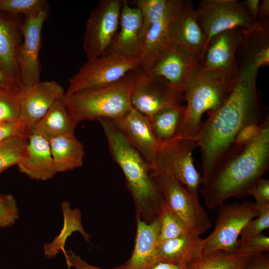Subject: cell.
<instances>
[{
    "label": "cell",
    "mask_w": 269,
    "mask_h": 269,
    "mask_svg": "<svg viewBox=\"0 0 269 269\" xmlns=\"http://www.w3.org/2000/svg\"><path fill=\"white\" fill-rule=\"evenodd\" d=\"M158 217L160 221V242L191 233L183 221L165 204Z\"/></svg>",
    "instance_id": "cell-31"
},
{
    "label": "cell",
    "mask_w": 269,
    "mask_h": 269,
    "mask_svg": "<svg viewBox=\"0 0 269 269\" xmlns=\"http://www.w3.org/2000/svg\"><path fill=\"white\" fill-rule=\"evenodd\" d=\"M77 126L61 99L51 107L33 130L49 140L57 136L75 135Z\"/></svg>",
    "instance_id": "cell-26"
},
{
    "label": "cell",
    "mask_w": 269,
    "mask_h": 269,
    "mask_svg": "<svg viewBox=\"0 0 269 269\" xmlns=\"http://www.w3.org/2000/svg\"><path fill=\"white\" fill-rule=\"evenodd\" d=\"M261 130V123H252L245 126L237 134L232 147L243 145L251 142L259 135Z\"/></svg>",
    "instance_id": "cell-39"
},
{
    "label": "cell",
    "mask_w": 269,
    "mask_h": 269,
    "mask_svg": "<svg viewBox=\"0 0 269 269\" xmlns=\"http://www.w3.org/2000/svg\"><path fill=\"white\" fill-rule=\"evenodd\" d=\"M123 0H100L86 21L83 48L87 60L108 52L118 32Z\"/></svg>",
    "instance_id": "cell-11"
},
{
    "label": "cell",
    "mask_w": 269,
    "mask_h": 269,
    "mask_svg": "<svg viewBox=\"0 0 269 269\" xmlns=\"http://www.w3.org/2000/svg\"><path fill=\"white\" fill-rule=\"evenodd\" d=\"M242 269H269V258L262 254L254 256Z\"/></svg>",
    "instance_id": "cell-43"
},
{
    "label": "cell",
    "mask_w": 269,
    "mask_h": 269,
    "mask_svg": "<svg viewBox=\"0 0 269 269\" xmlns=\"http://www.w3.org/2000/svg\"><path fill=\"white\" fill-rule=\"evenodd\" d=\"M49 143L57 173L72 170L83 165L84 146L75 135L54 137L49 140Z\"/></svg>",
    "instance_id": "cell-25"
},
{
    "label": "cell",
    "mask_w": 269,
    "mask_h": 269,
    "mask_svg": "<svg viewBox=\"0 0 269 269\" xmlns=\"http://www.w3.org/2000/svg\"><path fill=\"white\" fill-rule=\"evenodd\" d=\"M232 89L217 73L200 65L184 92L187 105L183 120L175 138L197 140L203 115L205 112L209 115L215 111L225 101Z\"/></svg>",
    "instance_id": "cell-5"
},
{
    "label": "cell",
    "mask_w": 269,
    "mask_h": 269,
    "mask_svg": "<svg viewBox=\"0 0 269 269\" xmlns=\"http://www.w3.org/2000/svg\"><path fill=\"white\" fill-rule=\"evenodd\" d=\"M49 15L46 10L36 16L24 18L22 27V40L18 63L23 88L40 81L39 52L41 47L42 29Z\"/></svg>",
    "instance_id": "cell-16"
},
{
    "label": "cell",
    "mask_w": 269,
    "mask_h": 269,
    "mask_svg": "<svg viewBox=\"0 0 269 269\" xmlns=\"http://www.w3.org/2000/svg\"><path fill=\"white\" fill-rule=\"evenodd\" d=\"M46 0H0V11L23 16L24 18L49 10Z\"/></svg>",
    "instance_id": "cell-33"
},
{
    "label": "cell",
    "mask_w": 269,
    "mask_h": 269,
    "mask_svg": "<svg viewBox=\"0 0 269 269\" xmlns=\"http://www.w3.org/2000/svg\"><path fill=\"white\" fill-rule=\"evenodd\" d=\"M29 136H12L0 144V174L8 168L17 165L26 153Z\"/></svg>",
    "instance_id": "cell-30"
},
{
    "label": "cell",
    "mask_w": 269,
    "mask_h": 269,
    "mask_svg": "<svg viewBox=\"0 0 269 269\" xmlns=\"http://www.w3.org/2000/svg\"><path fill=\"white\" fill-rule=\"evenodd\" d=\"M0 86L7 89L13 90L12 89L8 83L5 78L4 75H3L1 69L0 68Z\"/></svg>",
    "instance_id": "cell-46"
},
{
    "label": "cell",
    "mask_w": 269,
    "mask_h": 269,
    "mask_svg": "<svg viewBox=\"0 0 269 269\" xmlns=\"http://www.w3.org/2000/svg\"><path fill=\"white\" fill-rule=\"evenodd\" d=\"M65 91L54 80H41L20 91V115L18 122L28 135L51 107L63 98Z\"/></svg>",
    "instance_id": "cell-14"
},
{
    "label": "cell",
    "mask_w": 269,
    "mask_h": 269,
    "mask_svg": "<svg viewBox=\"0 0 269 269\" xmlns=\"http://www.w3.org/2000/svg\"><path fill=\"white\" fill-rule=\"evenodd\" d=\"M206 44V37L198 21L193 2L183 0L173 27L172 45L186 51L200 62Z\"/></svg>",
    "instance_id": "cell-21"
},
{
    "label": "cell",
    "mask_w": 269,
    "mask_h": 269,
    "mask_svg": "<svg viewBox=\"0 0 269 269\" xmlns=\"http://www.w3.org/2000/svg\"><path fill=\"white\" fill-rule=\"evenodd\" d=\"M112 121L152 169L160 142L154 133L149 119L132 108L123 117Z\"/></svg>",
    "instance_id": "cell-19"
},
{
    "label": "cell",
    "mask_w": 269,
    "mask_h": 269,
    "mask_svg": "<svg viewBox=\"0 0 269 269\" xmlns=\"http://www.w3.org/2000/svg\"><path fill=\"white\" fill-rule=\"evenodd\" d=\"M198 146L197 140L175 138L160 142L153 168L167 171L177 179L190 192L199 196L202 175L194 164L192 153Z\"/></svg>",
    "instance_id": "cell-9"
},
{
    "label": "cell",
    "mask_w": 269,
    "mask_h": 269,
    "mask_svg": "<svg viewBox=\"0 0 269 269\" xmlns=\"http://www.w3.org/2000/svg\"><path fill=\"white\" fill-rule=\"evenodd\" d=\"M186 267L183 265L159 261L151 269H186Z\"/></svg>",
    "instance_id": "cell-45"
},
{
    "label": "cell",
    "mask_w": 269,
    "mask_h": 269,
    "mask_svg": "<svg viewBox=\"0 0 269 269\" xmlns=\"http://www.w3.org/2000/svg\"><path fill=\"white\" fill-rule=\"evenodd\" d=\"M132 107L150 119L160 109L179 104L182 96L163 78L138 66L128 74Z\"/></svg>",
    "instance_id": "cell-12"
},
{
    "label": "cell",
    "mask_w": 269,
    "mask_h": 269,
    "mask_svg": "<svg viewBox=\"0 0 269 269\" xmlns=\"http://www.w3.org/2000/svg\"><path fill=\"white\" fill-rule=\"evenodd\" d=\"M258 70L253 64L240 63L237 80L226 100L202 122L197 138L201 152L202 184L232 147L238 132L250 124H261L256 86Z\"/></svg>",
    "instance_id": "cell-1"
},
{
    "label": "cell",
    "mask_w": 269,
    "mask_h": 269,
    "mask_svg": "<svg viewBox=\"0 0 269 269\" xmlns=\"http://www.w3.org/2000/svg\"><path fill=\"white\" fill-rule=\"evenodd\" d=\"M136 232L133 252L124 265V269H151L157 262L159 244L160 221L156 217L146 223L136 217Z\"/></svg>",
    "instance_id": "cell-23"
},
{
    "label": "cell",
    "mask_w": 269,
    "mask_h": 269,
    "mask_svg": "<svg viewBox=\"0 0 269 269\" xmlns=\"http://www.w3.org/2000/svg\"><path fill=\"white\" fill-rule=\"evenodd\" d=\"M269 251V237L263 234L237 241L233 253L257 255Z\"/></svg>",
    "instance_id": "cell-35"
},
{
    "label": "cell",
    "mask_w": 269,
    "mask_h": 269,
    "mask_svg": "<svg viewBox=\"0 0 269 269\" xmlns=\"http://www.w3.org/2000/svg\"><path fill=\"white\" fill-rule=\"evenodd\" d=\"M166 205L185 223L189 231L200 236L212 227L199 196L190 192L171 173L151 170Z\"/></svg>",
    "instance_id": "cell-6"
},
{
    "label": "cell",
    "mask_w": 269,
    "mask_h": 269,
    "mask_svg": "<svg viewBox=\"0 0 269 269\" xmlns=\"http://www.w3.org/2000/svg\"><path fill=\"white\" fill-rule=\"evenodd\" d=\"M254 256L217 251L203 255L186 269H242Z\"/></svg>",
    "instance_id": "cell-29"
},
{
    "label": "cell",
    "mask_w": 269,
    "mask_h": 269,
    "mask_svg": "<svg viewBox=\"0 0 269 269\" xmlns=\"http://www.w3.org/2000/svg\"><path fill=\"white\" fill-rule=\"evenodd\" d=\"M141 26L139 10L131 6L128 0H123L119 29L108 52L125 58H140Z\"/></svg>",
    "instance_id": "cell-20"
},
{
    "label": "cell",
    "mask_w": 269,
    "mask_h": 269,
    "mask_svg": "<svg viewBox=\"0 0 269 269\" xmlns=\"http://www.w3.org/2000/svg\"><path fill=\"white\" fill-rule=\"evenodd\" d=\"M63 217L64 225L59 235L53 241L44 246L45 256L49 258L55 257L60 251L63 254L66 238L74 231L79 232L85 240L89 241L90 236L85 231L81 223V213L79 209H72L70 203L63 201L61 204Z\"/></svg>",
    "instance_id": "cell-28"
},
{
    "label": "cell",
    "mask_w": 269,
    "mask_h": 269,
    "mask_svg": "<svg viewBox=\"0 0 269 269\" xmlns=\"http://www.w3.org/2000/svg\"><path fill=\"white\" fill-rule=\"evenodd\" d=\"M98 121L106 136L111 155L125 175L134 203L136 217L146 223L152 222L165 202L149 164L112 120Z\"/></svg>",
    "instance_id": "cell-3"
},
{
    "label": "cell",
    "mask_w": 269,
    "mask_h": 269,
    "mask_svg": "<svg viewBox=\"0 0 269 269\" xmlns=\"http://www.w3.org/2000/svg\"><path fill=\"white\" fill-rule=\"evenodd\" d=\"M24 17L0 11V68L10 87L23 88L18 56L22 40Z\"/></svg>",
    "instance_id": "cell-15"
},
{
    "label": "cell",
    "mask_w": 269,
    "mask_h": 269,
    "mask_svg": "<svg viewBox=\"0 0 269 269\" xmlns=\"http://www.w3.org/2000/svg\"><path fill=\"white\" fill-rule=\"evenodd\" d=\"M21 134L28 135L22 129L18 121L0 123V144L12 136Z\"/></svg>",
    "instance_id": "cell-41"
},
{
    "label": "cell",
    "mask_w": 269,
    "mask_h": 269,
    "mask_svg": "<svg viewBox=\"0 0 269 269\" xmlns=\"http://www.w3.org/2000/svg\"><path fill=\"white\" fill-rule=\"evenodd\" d=\"M203 239L192 233L160 242L157 262L187 266L203 256Z\"/></svg>",
    "instance_id": "cell-24"
},
{
    "label": "cell",
    "mask_w": 269,
    "mask_h": 269,
    "mask_svg": "<svg viewBox=\"0 0 269 269\" xmlns=\"http://www.w3.org/2000/svg\"><path fill=\"white\" fill-rule=\"evenodd\" d=\"M249 195L254 197L257 205L269 204V180L263 177L259 179L248 191Z\"/></svg>",
    "instance_id": "cell-38"
},
{
    "label": "cell",
    "mask_w": 269,
    "mask_h": 269,
    "mask_svg": "<svg viewBox=\"0 0 269 269\" xmlns=\"http://www.w3.org/2000/svg\"><path fill=\"white\" fill-rule=\"evenodd\" d=\"M67 265L74 269H124V265L112 269H104L89 264L71 250L64 254Z\"/></svg>",
    "instance_id": "cell-40"
},
{
    "label": "cell",
    "mask_w": 269,
    "mask_h": 269,
    "mask_svg": "<svg viewBox=\"0 0 269 269\" xmlns=\"http://www.w3.org/2000/svg\"><path fill=\"white\" fill-rule=\"evenodd\" d=\"M256 23L262 30H269V0H264L261 2Z\"/></svg>",
    "instance_id": "cell-42"
},
{
    "label": "cell",
    "mask_w": 269,
    "mask_h": 269,
    "mask_svg": "<svg viewBox=\"0 0 269 269\" xmlns=\"http://www.w3.org/2000/svg\"><path fill=\"white\" fill-rule=\"evenodd\" d=\"M20 91L0 86V123L18 121L20 111Z\"/></svg>",
    "instance_id": "cell-34"
},
{
    "label": "cell",
    "mask_w": 269,
    "mask_h": 269,
    "mask_svg": "<svg viewBox=\"0 0 269 269\" xmlns=\"http://www.w3.org/2000/svg\"><path fill=\"white\" fill-rule=\"evenodd\" d=\"M19 218L16 199L11 194H0V228L12 226Z\"/></svg>",
    "instance_id": "cell-36"
},
{
    "label": "cell",
    "mask_w": 269,
    "mask_h": 269,
    "mask_svg": "<svg viewBox=\"0 0 269 269\" xmlns=\"http://www.w3.org/2000/svg\"><path fill=\"white\" fill-rule=\"evenodd\" d=\"M169 0H135V7L142 18L141 37L142 39L150 27L163 15Z\"/></svg>",
    "instance_id": "cell-32"
},
{
    "label": "cell",
    "mask_w": 269,
    "mask_h": 269,
    "mask_svg": "<svg viewBox=\"0 0 269 269\" xmlns=\"http://www.w3.org/2000/svg\"><path fill=\"white\" fill-rule=\"evenodd\" d=\"M140 58H125L111 52L87 60L68 80L65 95L113 85L139 66Z\"/></svg>",
    "instance_id": "cell-7"
},
{
    "label": "cell",
    "mask_w": 269,
    "mask_h": 269,
    "mask_svg": "<svg viewBox=\"0 0 269 269\" xmlns=\"http://www.w3.org/2000/svg\"><path fill=\"white\" fill-rule=\"evenodd\" d=\"M71 267L67 265V269H71Z\"/></svg>",
    "instance_id": "cell-47"
},
{
    "label": "cell",
    "mask_w": 269,
    "mask_h": 269,
    "mask_svg": "<svg viewBox=\"0 0 269 269\" xmlns=\"http://www.w3.org/2000/svg\"><path fill=\"white\" fill-rule=\"evenodd\" d=\"M269 168V118L259 135L248 144L233 146L218 163L199 190L206 206L214 209L231 197L243 198Z\"/></svg>",
    "instance_id": "cell-2"
},
{
    "label": "cell",
    "mask_w": 269,
    "mask_h": 269,
    "mask_svg": "<svg viewBox=\"0 0 269 269\" xmlns=\"http://www.w3.org/2000/svg\"><path fill=\"white\" fill-rule=\"evenodd\" d=\"M19 171L29 178L45 181L56 173L49 140L32 130L29 135L25 156L17 165Z\"/></svg>",
    "instance_id": "cell-22"
},
{
    "label": "cell",
    "mask_w": 269,
    "mask_h": 269,
    "mask_svg": "<svg viewBox=\"0 0 269 269\" xmlns=\"http://www.w3.org/2000/svg\"><path fill=\"white\" fill-rule=\"evenodd\" d=\"M183 1L169 0L163 15L144 35L139 66L142 69L149 70L172 45L173 29Z\"/></svg>",
    "instance_id": "cell-17"
},
{
    "label": "cell",
    "mask_w": 269,
    "mask_h": 269,
    "mask_svg": "<svg viewBox=\"0 0 269 269\" xmlns=\"http://www.w3.org/2000/svg\"><path fill=\"white\" fill-rule=\"evenodd\" d=\"M213 232L203 239V255L217 251L233 253L240 235L247 224L259 213L255 202L223 203L218 206Z\"/></svg>",
    "instance_id": "cell-8"
},
{
    "label": "cell",
    "mask_w": 269,
    "mask_h": 269,
    "mask_svg": "<svg viewBox=\"0 0 269 269\" xmlns=\"http://www.w3.org/2000/svg\"><path fill=\"white\" fill-rule=\"evenodd\" d=\"M257 206L260 210L259 215L247 224L240 235V238L261 234L264 230L269 228V204Z\"/></svg>",
    "instance_id": "cell-37"
},
{
    "label": "cell",
    "mask_w": 269,
    "mask_h": 269,
    "mask_svg": "<svg viewBox=\"0 0 269 269\" xmlns=\"http://www.w3.org/2000/svg\"><path fill=\"white\" fill-rule=\"evenodd\" d=\"M199 66L198 59L171 45L148 71L166 80L176 92L182 96Z\"/></svg>",
    "instance_id": "cell-18"
},
{
    "label": "cell",
    "mask_w": 269,
    "mask_h": 269,
    "mask_svg": "<svg viewBox=\"0 0 269 269\" xmlns=\"http://www.w3.org/2000/svg\"><path fill=\"white\" fill-rule=\"evenodd\" d=\"M244 2L253 19L256 22L261 3L260 0H246Z\"/></svg>",
    "instance_id": "cell-44"
},
{
    "label": "cell",
    "mask_w": 269,
    "mask_h": 269,
    "mask_svg": "<svg viewBox=\"0 0 269 269\" xmlns=\"http://www.w3.org/2000/svg\"><path fill=\"white\" fill-rule=\"evenodd\" d=\"M245 29L236 27L213 36L200 62L201 67L217 73L231 89L239 75L237 53Z\"/></svg>",
    "instance_id": "cell-13"
},
{
    "label": "cell",
    "mask_w": 269,
    "mask_h": 269,
    "mask_svg": "<svg viewBox=\"0 0 269 269\" xmlns=\"http://www.w3.org/2000/svg\"><path fill=\"white\" fill-rule=\"evenodd\" d=\"M185 106L179 104L165 107L149 119L154 133L160 142L174 139L183 120Z\"/></svg>",
    "instance_id": "cell-27"
},
{
    "label": "cell",
    "mask_w": 269,
    "mask_h": 269,
    "mask_svg": "<svg viewBox=\"0 0 269 269\" xmlns=\"http://www.w3.org/2000/svg\"><path fill=\"white\" fill-rule=\"evenodd\" d=\"M196 10L198 21L206 37V47L213 36L230 29L238 27L261 29L253 19L244 0H203Z\"/></svg>",
    "instance_id": "cell-10"
},
{
    "label": "cell",
    "mask_w": 269,
    "mask_h": 269,
    "mask_svg": "<svg viewBox=\"0 0 269 269\" xmlns=\"http://www.w3.org/2000/svg\"><path fill=\"white\" fill-rule=\"evenodd\" d=\"M128 74L119 82L106 87L64 95L63 101L75 123L78 125L85 121L115 120L125 116L133 108L132 84Z\"/></svg>",
    "instance_id": "cell-4"
}]
</instances>
